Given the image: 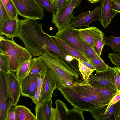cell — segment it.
<instances>
[{
	"mask_svg": "<svg viewBox=\"0 0 120 120\" xmlns=\"http://www.w3.org/2000/svg\"><path fill=\"white\" fill-rule=\"evenodd\" d=\"M7 7L11 18L15 19L18 18V13L14 4L11 0H9L8 4Z\"/></svg>",
	"mask_w": 120,
	"mask_h": 120,
	"instance_id": "34",
	"label": "cell"
},
{
	"mask_svg": "<svg viewBox=\"0 0 120 120\" xmlns=\"http://www.w3.org/2000/svg\"><path fill=\"white\" fill-rule=\"evenodd\" d=\"M47 71L46 66L41 59L39 57H35L32 59L28 71L26 75L45 74Z\"/></svg>",
	"mask_w": 120,
	"mask_h": 120,
	"instance_id": "21",
	"label": "cell"
},
{
	"mask_svg": "<svg viewBox=\"0 0 120 120\" xmlns=\"http://www.w3.org/2000/svg\"><path fill=\"white\" fill-rule=\"evenodd\" d=\"M112 1L116 2L120 4V0H112Z\"/></svg>",
	"mask_w": 120,
	"mask_h": 120,
	"instance_id": "50",
	"label": "cell"
},
{
	"mask_svg": "<svg viewBox=\"0 0 120 120\" xmlns=\"http://www.w3.org/2000/svg\"><path fill=\"white\" fill-rule=\"evenodd\" d=\"M0 54L4 56L10 71L14 72H16L21 65L32 56L25 48L16 43L13 39H6L1 35Z\"/></svg>",
	"mask_w": 120,
	"mask_h": 120,
	"instance_id": "3",
	"label": "cell"
},
{
	"mask_svg": "<svg viewBox=\"0 0 120 120\" xmlns=\"http://www.w3.org/2000/svg\"><path fill=\"white\" fill-rule=\"evenodd\" d=\"M19 14L25 18L36 20L42 19L44 10L36 0H11Z\"/></svg>",
	"mask_w": 120,
	"mask_h": 120,
	"instance_id": "5",
	"label": "cell"
},
{
	"mask_svg": "<svg viewBox=\"0 0 120 120\" xmlns=\"http://www.w3.org/2000/svg\"><path fill=\"white\" fill-rule=\"evenodd\" d=\"M19 30V19L11 18L3 24L0 30V34L4 35L8 39H12L17 37Z\"/></svg>",
	"mask_w": 120,
	"mask_h": 120,
	"instance_id": "18",
	"label": "cell"
},
{
	"mask_svg": "<svg viewBox=\"0 0 120 120\" xmlns=\"http://www.w3.org/2000/svg\"><path fill=\"white\" fill-rule=\"evenodd\" d=\"M76 60L78 62L79 70L82 75L83 79L85 82L89 83V76L95 70L86 66L79 60Z\"/></svg>",
	"mask_w": 120,
	"mask_h": 120,
	"instance_id": "26",
	"label": "cell"
},
{
	"mask_svg": "<svg viewBox=\"0 0 120 120\" xmlns=\"http://www.w3.org/2000/svg\"><path fill=\"white\" fill-rule=\"evenodd\" d=\"M51 38L56 45L64 54L72 56L75 59H78L80 61H89L76 49L55 36H51Z\"/></svg>",
	"mask_w": 120,
	"mask_h": 120,
	"instance_id": "16",
	"label": "cell"
},
{
	"mask_svg": "<svg viewBox=\"0 0 120 120\" xmlns=\"http://www.w3.org/2000/svg\"><path fill=\"white\" fill-rule=\"evenodd\" d=\"M80 36L85 53L88 60L90 59H102L101 57L99 56L95 52L93 48Z\"/></svg>",
	"mask_w": 120,
	"mask_h": 120,
	"instance_id": "24",
	"label": "cell"
},
{
	"mask_svg": "<svg viewBox=\"0 0 120 120\" xmlns=\"http://www.w3.org/2000/svg\"><path fill=\"white\" fill-rule=\"evenodd\" d=\"M117 71L115 76L114 82L115 87L117 92L120 91V67L116 66Z\"/></svg>",
	"mask_w": 120,
	"mask_h": 120,
	"instance_id": "37",
	"label": "cell"
},
{
	"mask_svg": "<svg viewBox=\"0 0 120 120\" xmlns=\"http://www.w3.org/2000/svg\"><path fill=\"white\" fill-rule=\"evenodd\" d=\"M104 36H101L98 39L95 45L93 47L95 52L100 57L102 49L105 45V42L103 38Z\"/></svg>",
	"mask_w": 120,
	"mask_h": 120,
	"instance_id": "33",
	"label": "cell"
},
{
	"mask_svg": "<svg viewBox=\"0 0 120 120\" xmlns=\"http://www.w3.org/2000/svg\"><path fill=\"white\" fill-rule=\"evenodd\" d=\"M39 74L27 75L19 80L21 95L32 99L37 89Z\"/></svg>",
	"mask_w": 120,
	"mask_h": 120,
	"instance_id": "12",
	"label": "cell"
},
{
	"mask_svg": "<svg viewBox=\"0 0 120 120\" xmlns=\"http://www.w3.org/2000/svg\"><path fill=\"white\" fill-rule=\"evenodd\" d=\"M89 61L96 68V73L105 71L109 67L108 64H106L102 59H90Z\"/></svg>",
	"mask_w": 120,
	"mask_h": 120,
	"instance_id": "30",
	"label": "cell"
},
{
	"mask_svg": "<svg viewBox=\"0 0 120 120\" xmlns=\"http://www.w3.org/2000/svg\"><path fill=\"white\" fill-rule=\"evenodd\" d=\"M76 29L81 36L92 48L98 39L105 35L98 28L94 26Z\"/></svg>",
	"mask_w": 120,
	"mask_h": 120,
	"instance_id": "15",
	"label": "cell"
},
{
	"mask_svg": "<svg viewBox=\"0 0 120 120\" xmlns=\"http://www.w3.org/2000/svg\"><path fill=\"white\" fill-rule=\"evenodd\" d=\"M11 18L2 1L0 0V30L4 23Z\"/></svg>",
	"mask_w": 120,
	"mask_h": 120,
	"instance_id": "32",
	"label": "cell"
},
{
	"mask_svg": "<svg viewBox=\"0 0 120 120\" xmlns=\"http://www.w3.org/2000/svg\"><path fill=\"white\" fill-rule=\"evenodd\" d=\"M57 3L56 8L58 10L65 5L67 3V0H57Z\"/></svg>",
	"mask_w": 120,
	"mask_h": 120,
	"instance_id": "45",
	"label": "cell"
},
{
	"mask_svg": "<svg viewBox=\"0 0 120 120\" xmlns=\"http://www.w3.org/2000/svg\"><path fill=\"white\" fill-rule=\"evenodd\" d=\"M101 9L100 6L96 7L92 11L82 13L74 17L70 23L72 26L80 28L82 26L89 25L93 21L100 20Z\"/></svg>",
	"mask_w": 120,
	"mask_h": 120,
	"instance_id": "11",
	"label": "cell"
},
{
	"mask_svg": "<svg viewBox=\"0 0 120 120\" xmlns=\"http://www.w3.org/2000/svg\"><path fill=\"white\" fill-rule=\"evenodd\" d=\"M103 38L105 45L110 47L114 52L120 53V36L117 37L114 36H104Z\"/></svg>",
	"mask_w": 120,
	"mask_h": 120,
	"instance_id": "23",
	"label": "cell"
},
{
	"mask_svg": "<svg viewBox=\"0 0 120 120\" xmlns=\"http://www.w3.org/2000/svg\"><path fill=\"white\" fill-rule=\"evenodd\" d=\"M91 3H96L99 2L100 0H87Z\"/></svg>",
	"mask_w": 120,
	"mask_h": 120,
	"instance_id": "49",
	"label": "cell"
},
{
	"mask_svg": "<svg viewBox=\"0 0 120 120\" xmlns=\"http://www.w3.org/2000/svg\"><path fill=\"white\" fill-rule=\"evenodd\" d=\"M81 61L83 64L88 68L90 69L94 70L95 71L96 70V68L89 61L83 60Z\"/></svg>",
	"mask_w": 120,
	"mask_h": 120,
	"instance_id": "46",
	"label": "cell"
},
{
	"mask_svg": "<svg viewBox=\"0 0 120 120\" xmlns=\"http://www.w3.org/2000/svg\"><path fill=\"white\" fill-rule=\"evenodd\" d=\"M3 4L5 9L8 13L9 15L10 16V13L8 11L7 7L9 1V0H1Z\"/></svg>",
	"mask_w": 120,
	"mask_h": 120,
	"instance_id": "47",
	"label": "cell"
},
{
	"mask_svg": "<svg viewBox=\"0 0 120 120\" xmlns=\"http://www.w3.org/2000/svg\"><path fill=\"white\" fill-rule=\"evenodd\" d=\"M32 59L28 60L22 65L18 69L16 75L19 80L24 77L27 74L31 64Z\"/></svg>",
	"mask_w": 120,
	"mask_h": 120,
	"instance_id": "27",
	"label": "cell"
},
{
	"mask_svg": "<svg viewBox=\"0 0 120 120\" xmlns=\"http://www.w3.org/2000/svg\"><path fill=\"white\" fill-rule=\"evenodd\" d=\"M19 30L17 37L23 43L25 48L33 56H39L47 49L52 40L50 35L45 32L42 24L25 18L19 19Z\"/></svg>",
	"mask_w": 120,
	"mask_h": 120,
	"instance_id": "1",
	"label": "cell"
},
{
	"mask_svg": "<svg viewBox=\"0 0 120 120\" xmlns=\"http://www.w3.org/2000/svg\"><path fill=\"white\" fill-rule=\"evenodd\" d=\"M57 89L73 108L83 111L90 112L95 108L108 104L92 100L77 92L71 86L61 87Z\"/></svg>",
	"mask_w": 120,
	"mask_h": 120,
	"instance_id": "4",
	"label": "cell"
},
{
	"mask_svg": "<svg viewBox=\"0 0 120 120\" xmlns=\"http://www.w3.org/2000/svg\"><path fill=\"white\" fill-rule=\"evenodd\" d=\"M0 71L8 74L10 71L9 67L2 54H0Z\"/></svg>",
	"mask_w": 120,
	"mask_h": 120,
	"instance_id": "36",
	"label": "cell"
},
{
	"mask_svg": "<svg viewBox=\"0 0 120 120\" xmlns=\"http://www.w3.org/2000/svg\"><path fill=\"white\" fill-rule=\"evenodd\" d=\"M50 120H61L60 116L56 109L52 107Z\"/></svg>",
	"mask_w": 120,
	"mask_h": 120,
	"instance_id": "40",
	"label": "cell"
},
{
	"mask_svg": "<svg viewBox=\"0 0 120 120\" xmlns=\"http://www.w3.org/2000/svg\"><path fill=\"white\" fill-rule=\"evenodd\" d=\"M51 98L41 103L35 108L36 120H50L52 106Z\"/></svg>",
	"mask_w": 120,
	"mask_h": 120,
	"instance_id": "20",
	"label": "cell"
},
{
	"mask_svg": "<svg viewBox=\"0 0 120 120\" xmlns=\"http://www.w3.org/2000/svg\"><path fill=\"white\" fill-rule=\"evenodd\" d=\"M55 9H56L57 2V0H50Z\"/></svg>",
	"mask_w": 120,
	"mask_h": 120,
	"instance_id": "48",
	"label": "cell"
},
{
	"mask_svg": "<svg viewBox=\"0 0 120 120\" xmlns=\"http://www.w3.org/2000/svg\"><path fill=\"white\" fill-rule=\"evenodd\" d=\"M83 111L73 108L69 109L66 120H84Z\"/></svg>",
	"mask_w": 120,
	"mask_h": 120,
	"instance_id": "28",
	"label": "cell"
},
{
	"mask_svg": "<svg viewBox=\"0 0 120 120\" xmlns=\"http://www.w3.org/2000/svg\"><path fill=\"white\" fill-rule=\"evenodd\" d=\"M112 0H101L100 2L99 21L104 29L111 23V20L117 13L112 8Z\"/></svg>",
	"mask_w": 120,
	"mask_h": 120,
	"instance_id": "14",
	"label": "cell"
},
{
	"mask_svg": "<svg viewBox=\"0 0 120 120\" xmlns=\"http://www.w3.org/2000/svg\"><path fill=\"white\" fill-rule=\"evenodd\" d=\"M71 86L81 94L92 100L108 104L111 100L96 92L90 83L84 80H79Z\"/></svg>",
	"mask_w": 120,
	"mask_h": 120,
	"instance_id": "10",
	"label": "cell"
},
{
	"mask_svg": "<svg viewBox=\"0 0 120 120\" xmlns=\"http://www.w3.org/2000/svg\"><path fill=\"white\" fill-rule=\"evenodd\" d=\"M14 72L7 74V81L9 91L12 100V105L15 107L21 95L19 81Z\"/></svg>",
	"mask_w": 120,
	"mask_h": 120,
	"instance_id": "13",
	"label": "cell"
},
{
	"mask_svg": "<svg viewBox=\"0 0 120 120\" xmlns=\"http://www.w3.org/2000/svg\"><path fill=\"white\" fill-rule=\"evenodd\" d=\"M116 104L112 105L105 112L107 105L92 109L90 112L92 116L96 120H115L114 110Z\"/></svg>",
	"mask_w": 120,
	"mask_h": 120,
	"instance_id": "19",
	"label": "cell"
},
{
	"mask_svg": "<svg viewBox=\"0 0 120 120\" xmlns=\"http://www.w3.org/2000/svg\"><path fill=\"white\" fill-rule=\"evenodd\" d=\"M45 74L39 75L38 79L37 89L40 91L42 85L43 80Z\"/></svg>",
	"mask_w": 120,
	"mask_h": 120,
	"instance_id": "43",
	"label": "cell"
},
{
	"mask_svg": "<svg viewBox=\"0 0 120 120\" xmlns=\"http://www.w3.org/2000/svg\"><path fill=\"white\" fill-rule=\"evenodd\" d=\"M56 84L53 80L46 73L44 76L41 88L40 102V103L51 98Z\"/></svg>",
	"mask_w": 120,
	"mask_h": 120,
	"instance_id": "17",
	"label": "cell"
},
{
	"mask_svg": "<svg viewBox=\"0 0 120 120\" xmlns=\"http://www.w3.org/2000/svg\"><path fill=\"white\" fill-rule=\"evenodd\" d=\"M120 101V91L117 92L113 97L107 105L105 112H106L112 105Z\"/></svg>",
	"mask_w": 120,
	"mask_h": 120,
	"instance_id": "39",
	"label": "cell"
},
{
	"mask_svg": "<svg viewBox=\"0 0 120 120\" xmlns=\"http://www.w3.org/2000/svg\"><path fill=\"white\" fill-rule=\"evenodd\" d=\"M112 4L113 9L116 13H120V4L112 0Z\"/></svg>",
	"mask_w": 120,
	"mask_h": 120,
	"instance_id": "44",
	"label": "cell"
},
{
	"mask_svg": "<svg viewBox=\"0 0 120 120\" xmlns=\"http://www.w3.org/2000/svg\"><path fill=\"white\" fill-rule=\"evenodd\" d=\"M17 120H36V118L28 108L24 106L15 107Z\"/></svg>",
	"mask_w": 120,
	"mask_h": 120,
	"instance_id": "22",
	"label": "cell"
},
{
	"mask_svg": "<svg viewBox=\"0 0 120 120\" xmlns=\"http://www.w3.org/2000/svg\"><path fill=\"white\" fill-rule=\"evenodd\" d=\"M117 70L116 66L109 67L105 70L91 74L89 77V82L108 89L116 93L114 81Z\"/></svg>",
	"mask_w": 120,
	"mask_h": 120,
	"instance_id": "8",
	"label": "cell"
},
{
	"mask_svg": "<svg viewBox=\"0 0 120 120\" xmlns=\"http://www.w3.org/2000/svg\"><path fill=\"white\" fill-rule=\"evenodd\" d=\"M7 74L0 71V120H5L8 112L12 105L9 91Z\"/></svg>",
	"mask_w": 120,
	"mask_h": 120,
	"instance_id": "9",
	"label": "cell"
},
{
	"mask_svg": "<svg viewBox=\"0 0 120 120\" xmlns=\"http://www.w3.org/2000/svg\"><path fill=\"white\" fill-rule=\"evenodd\" d=\"M76 27L70 24L58 31L55 35L76 49L89 61L82 44L80 36Z\"/></svg>",
	"mask_w": 120,
	"mask_h": 120,
	"instance_id": "7",
	"label": "cell"
},
{
	"mask_svg": "<svg viewBox=\"0 0 120 120\" xmlns=\"http://www.w3.org/2000/svg\"><path fill=\"white\" fill-rule=\"evenodd\" d=\"M108 57L112 64L117 67H120V53H109Z\"/></svg>",
	"mask_w": 120,
	"mask_h": 120,
	"instance_id": "35",
	"label": "cell"
},
{
	"mask_svg": "<svg viewBox=\"0 0 120 120\" xmlns=\"http://www.w3.org/2000/svg\"><path fill=\"white\" fill-rule=\"evenodd\" d=\"M41 6L43 7L45 10L52 14L56 11V9L50 0H36Z\"/></svg>",
	"mask_w": 120,
	"mask_h": 120,
	"instance_id": "31",
	"label": "cell"
},
{
	"mask_svg": "<svg viewBox=\"0 0 120 120\" xmlns=\"http://www.w3.org/2000/svg\"><path fill=\"white\" fill-rule=\"evenodd\" d=\"M55 104L61 120H66L69 109L66 104L59 99L55 101Z\"/></svg>",
	"mask_w": 120,
	"mask_h": 120,
	"instance_id": "25",
	"label": "cell"
},
{
	"mask_svg": "<svg viewBox=\"0 0 120 120\" xmlns=\"http://www.w3.org/2000/svg\"><path fill=\"white\" fill-rule=\"evenodd\" d=\"M82 0H67L66 4L52 14V22L61 30L70 24L73 17V11L80 5Z\"/></svg>",
	"mask_w": 120,
	"mask_h": 120,
	"instance_id": "6",
	"label": "cell"
},
{
	"mask_svg": "<svg viewBox=\"0 0 120 120\" xmlns=\"http://www.w3.org/2000/svg\"><path fill=\"white\" fill-rule=\"evenodd\" d=\"M39 57L46 66V73L55 82L56 89L71 86L79 81L76 71L55 54L45 49Z\"/></svg>",
	"mask_w": 120,
	"mask_h": 120,
	"instance_id": "2",
	"label": "cell"
},
{
	"mask_svg": "<svg viewBox=\"0 0 120 120\" xmlns=\"http://www.w3.org/2000/svg\"><path fill=\"white\" fill-rule=\"evenodd\" d=\"M40 93V91L37 89L35 93L34 97L32 99V102L36 105L38 106L41 103L39 100Z\"/></svg>",
	"mask_w": 120,
	"mask_h": 120,
	"instance_id": "42",
	"label": "cell"
},
{
	"mask_svg": "<svg viewBox=\"0 0 120 120\" xmlns=\"http://www.w3.org/2000/svg\"><path fill=\"white\" fill-rule=\"evenodd\" d=\"M90 84L95 91L110 99L117 93H116L102 86L92 83Z\"/></svg>",
	"mask_w": 120,
	"mask_h": 120,
	"instance_id": "29",
	"label": "cell"
},
{
	"mask_svg": "<svg viewBox=\"0 0 120 120\" xmlns=\"http://www.w3.org/2000/svg\"><path fill=\"white\" fill-rule=\"evenodd\" d=\"M115 120H120V101L116 104L114 110Z\"/></svg>",
	"mask_w": 120,
	"mask_h": 120,
	"instance_id": "41",
	"label": "cell"
},
{
	"mask_svg": "<svg viewBox=\"0 0 120 120\" xmlns=\"http://www.w3.org/2000/svg\"><path fill=\"white\" fill-rule=\"evenodd\" d=\"M5 120H17L15 107L12 105L9 109Z\"/></svg>",
	"mask_w": 120,
	"mask_h": 120,
	"instance_id": "38",
	"label": "cell"
}]
</instances>
